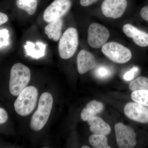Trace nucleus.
<instances>
[{"label":"nucleus","instance_id":"nucleus-17","mask_svg":"<svg viewBox=\"0 0 148 148\" xmlns=\"http://www.w3.org/2000/svg\"><path fill=\"white\" fill-rule=\"evenodd\" d=\"M38 5L37 0H16V5L18 8L25 11L30 15L36 12Z\"/></svg>","mask_w":148,"mask_h":148},{"label":"nucleus","instance_id":"nucleus-14","mask_svg":"<svg viewBox=\"0 0 148 148\" xmlns=\"http://www.w3.org/2000/svg\"><path fill=\"white\" fill-rule=\"evenodd\" d=\"M104 106L103 103L93 100L88 103L81 113V118L83 121H88L89 119L103 112Z\"/></svg>","mask_w":148,"mask_h":148},{"label":"nucleus","instance_id":"nucleus-6","mask_svg":"<svg viewBox=\"0 0 148 148\" xmlns=\"http://www.w3.org/2000/svg\"><path fill=\"white\" fill-rule=\"evenodd\" d=\"M110 36L109 30L106 27L98 23L90 24L88 30V42L91 47H102Z\"/></svg>","mask_w":148,"mask_h":148},{"label":"nucleus","instance_id":"nucleus-3","mask_svg":"<svg viewBox=\"0 0 148 148\" xmlns=\"http://www.w3.org/2000/svg\"><path fill=\"white\" fill-rule=\"evenodd\" d=\"M38 97V90L34 86L25 88L14 102V109L16 112L21 116L30 114L36 107Z\"/></svg>","mask_w":148,"mask_h":148},{"label":"nucleus","instance_id":"nucleus-11","mask_svg":"<svg viewBox=\"0 0 148 148\" xmlns=\"http://www.w3.org/2000/svg\"><path fill=\"white\" fill-rule=\"evenodd\" d=\"M123 31L128 38H132L135 44L141 47L148 46V34L129 24H125Z\"/></svg>","mask_w":148,"mask_h":148},{"label":"nucleus","instance_id":"nucleus-23","mask_svg":"<svg viewBox=\"0 0 148 148\" xmlns=\"http://www.w3.org/2000/svg\"><path fill=\"white\" fill-rule=\"evenodd\" d=\"M139 68L137 66H133L128 71L126 72L123 76V79L125 81L132 80L135 76V74L139 71Z\"/></svg>","mask_w":148,"mask_h":148},{"label":"nucleus","instance_id":"nucleus-15","mask_svg":"<svg viewBox=\"0 0 148 148\" xmlns=\"http://www.w3.org/2000/svg\"><path fill=\"white\" fill-rule=\"evenodd\" d=\"M46 48V45L40 41L37 42L35 43L28 41L24 46L27 55L36 59L44 56Z\"/></svg>","mask_w":148,"mask_h":148},{"label":"nucleus","instance_id":"nucleus-5","mask_svg":"<svg viewBox=\"0 0 148 148\" xmlns=\"http://www.w3.org/2000/svg\"><path fill=\"white\" fill-rule=\"evenodd\" d=\"M102 51L107 58L117 64H125L132 58L129 49L115 42L106 43L102 47Z\"/></svg>","mask_w":148,"mask_h":148},{"label":"nucleus","instance_id":"nucleus-9","mask_svg":"<svg viewBox=\"0 0 148 148\" xmlns=\"http://www.w3.org/2000/svg\"><path fill=\"white\" fill-rule=\"evenodd\" d=\"M127 5V0H104L101 10L106 17L116 19L122 16Z\"/></svg>","mask_w":148,"mask_h":148},{"label":"nucleus","instance_id":"nucleus-26","mask_svg":"<svg viewBox=\"0 0 148 148\" xmlns=\"http://www.w3.org/2000/svg\"><path fill=\"white\" fill-rule=\"evenodd\" d=\"M98 0H80V4L83 7H87L91 5Z\"/></svg>","mask_w":148,"mask_h":148},{"label":"nucleus","instance_id":"nucleus-12","mask_svg":"<svg viewBox=\"0 0 148 148\" xmlns=\"http://www.w3.org/2000/svg\"><path fill=\"white\" fill-rule=\"evenodd\" d=\"M96 65V59L92 53L86 50L80 51L77 57V67L79 74L86 73Z\"/></svg>","mask_w":148,"mask_h":148},{"label":"nucleus","instance_id":"nucleus-28","mask_svg":"<svg viewBox=\"0 0 148 148\" xmlns=\"http://www.w3.org/2000/svg\"><path fill=\"white\" fill-rule=\"evenodd\" d=\"M82 148H90L89 147H88V146H83L82 147Z\"/></svg>","mask_w":148,"mask_h":148},{"label":"nucleus","instance_id":"nucleus-7","mask_svg":"<svg viewBox=\"0 0 148 148\" xmlns=\"http://www.w3.org/2000/svg\"><path fill=\"white\" fill-rule=\"evenodd\" d=\"M115 131L119 148H132L136 145V133L132 127L119 123L115 125Z\"/></svg>","mask_w":148,"mask_h":148},{"label":"nucleus","instance_id":"nucleus-18","mask_svg":"<svg viewBox=\"0 0 148 148\" xmlns=\"http://www.w3.org/2000/svg\"><path fill=\"white\" fill-rule=\"evenodd\" d=\"M88 141L90 145L93 148H111L108 144V139L106 135L93 134L90 135Z\"/></svg>","mask_w":148,"mask_h":148},{"label":"nucleus","instance_id":"nucleus-4","mask_svg":"<svg viewBox=\"0 0 148 148\" xmlns=\"http://www.w3.org/2000/svg\"><path fill=\"white\" fill-rule=\"evenodd\" d=\"M78 34L76 29L71 27L65 31L58 44V52L62 59L71 58L78 46Z\"/></svg>","mask_w":148,"mask_h":148},{"label":"nucleus","instance_id":"nucleus-21","mask_svg":"<svg viewBox=\"0 0 148 148\" xmlns=\"http://www.w3.org/2000/svg\"><path fill=\"white\" fill-rule=\"evenodd\" d=\"M95 75L98 79H105L111 77L112 74L110 68L105 66H100L95 70Z\"/></svg>","mask_w":148,"mask_h":148},{"label":"nucleus","instance_id":"nucleus-20","mask_svg":"<svg viewBox=\"0 0 148 148\" xmlns=\"http://www.w3.org/2000/svg\"><path fill=\"white\" fill-rule=\"evenodd\" d=\"M129 89L132 91L140 90H148V78L140 77L130 83Z\"/></svg>","mask_w":148,"mask_h":148},{"label":"nucleus","instance_id":"nucleus-1","mask_svg":"<svg viewBox=\"0 0 148 148\" xmlns=\"http://www.w3.org/2000/svg\"><path fill=\"white\" fill-rule=\"evenodd\" d=\"M53 99L49 92L43 93L40 97L37 110L34 113L31 119L30 126L35 131L41 130L47 123L50 115Z\"/></svg>","mask_w":148,"mask_h":148},{"label":"nucleus","instance_id":"nucleus-8","mask_svg":"<svg viewBox=\"0 0 148 148\" xmlns=\"http://www.w3.org/2000/svg\"><path fill=\"white\" fill-rule=\"evenodd\" d=\"M71 6V0H54L45 11L44 20L49 23L61 18L68 12Z\"/></svg>","mask_w":148,"mask_h":148},{"label":"nucleus","instance_id":"nucleus-22","mask_svg":"<svg viewBox=\"0 0 148 148\" xmlns=\"http://www.w3.org/2000/svg\"><path fill=\"white\" fill-rule=\"evenodd\" d=\"M0 44H1V49L3 47L9 44V32L5 29H2L0 31Z\"/></svg>","mask_w":148,"mask_h":148},{"label":"nucleus","instance_id":"nucleus-2","mask_svg":"<svg viewBox=\"0 0 148 148\" xmlns=\"http://www.w3.org/2000/svg\"><path fill=\"white\" fill-rule=\"evenodd\" d=\"M31 79V71L21 63L14 65L11 70L9 90L14 96H18L26 87Z\"/></svg>","mask_w":148,"mask_h":148},{"label":"nucleus","instance_id":"nucleus-16","mask_svg":"<svg viewBox=\"0 0 148 148\" xmlns=\"http://www.w3.org/2000/svg\"><path fill=\"white\" fill-rule=\"evenodd\" d=\"M63 21L61 18L49 23L45 28V32L49 38L58 41L61 38Z\"/></svg>","mask_w":148,"mask_h":148},{"label":"nucleus","instance_id":"nucleus-19","mask_svg":"<svg viewBox=\"0 0 148 148\" xmlns=\"http://www.w3.org/2000/svg\"><path fill=\"white\" fill-rule=\"evenodd\" d=\"M131 97L134 102L148 107V90L133 91L131 94Z\"/></svg>","mask_w":148,"mask_h":148},{"label":"nucleus","instance_id":"nucleus-10","mask_svg":"<svg viewBox=\"0 0 148 148\" xmlns=\"http://www.w3.org/2000/svg\"><path fill=\"white\" fill-rule=\"evenodd\" d=\"M124 113L130 119L134 121L141 123H148V108L139 103H127L124 109Z\"/></svg>","mask_w":148,"mask_h":148},{"label":"nucleus","instance_id":"nucleus-13","mask_svg":"<svg viewBox=\"0 0 148 148\" xmlns=\"http://www.w3.org/2000/svg\"><path fill=\"white\" fill-rule=\"evenodd\" d=\"M88 123L90 125V130L93 134L107 135L111 132V127L101 118L94 116L88 120Z\"/></svg>","mask_w":148,"mask_h":148},{"label":"nucleus","instance_id":"nucleus-27","mask_svg":"<svg viewBox=\"0 0 148 148\" xmlns=\"http://www.w3.org/2000/svg\"><path fill=\"white\" fill-rule=\"evenodd\" d=\"M8 20V17L6 14L1 12L0 13V25L5 24Z\"/></svg>","mask_w":148,"mask_h":148},{"label":"nucleus","instance_id":"nucleus-24","mask_svg":"<svg viewBox=\"0 0 148 148\" xmlns=\"http://www.w3.org/2000/svg\"><path fill=\"white\" fill-rule=\"evenodd\" d=\"M8 115L5 110L2 108H0V124L5 123L7 121Z\"/></svg>","mask_w":148,"mask_h":148},{"label":"nucleus","instance_id":"nucleus-25","mask_svg":"<svg viewBox=\"0 0 148 148\" xmlns=\"http://www.w3.org/2000/svg\"><path fill=\"white\" fill-rule=\"evenodd\" d=\"M140 15L143 19L148 21V5L144 7L141 9Z\"/></svg>","mask_w":148,"mask_h":148}]
</instances>
